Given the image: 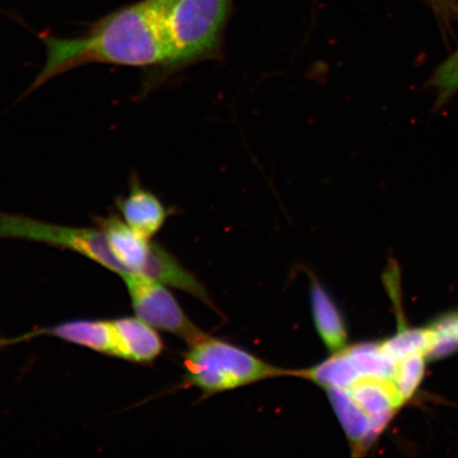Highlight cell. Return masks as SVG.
<instances>
[{
  "label": "cell",
  "mask_w": 458,
  "mask_h": 458,
  "mask_svg": "<svg viewBox=\"0 0 458 458\" xmlns=\"http://www.w3.org/2000/svg\"><path fill=\"white\" fill-rule=\"evenodd\" d=\"M174 0H142L101 20L83 37H44L46 61L26 94L74 68L102 63L160 70L168 60L167 15Z\"/></svg>",
  "instance_id": "cell-1"
},
{
  "label": "cell",
  "mask_w": 458,
  "mask_h": 458,
  "mask_svg": "<svg viewBox=\"0 0 458 458\" xmlns=\"http://www.w3.org/2000/svg\"><path fill=\"white\" fill-rule=\"evenodd\" d=\"M184 368L185 386L206 394L229 391L271 377L295 376V371L275 368L242 348L208 335L189 346Z\"/></svg>",
  "instance_id": "cell-2"
},
{
  "label": "cell",
  "mask_w": 458,
  "mask_h": 458,
  "mask_svg": "<svg viewBox=\"0 0 458 458\" xmlns=\"http://www.w3.org/2000/svg\"><path fill=\"white\" fill-rule=\"evenodd\" d=\"M231 0H174L167 15L170 72L213 54L220 43Z\"/></svg>",
  "instance_id": "cell-3"
},
{
  "label": "cell",
  "mask_w": 458,
  "mask_h": 458,
  "mask_svg": "<svg viewBox=\"0 0 458 458\" xmlns=\"http://www.w3.org/2000/svg\"><path fill=\"white\" fill-rule=\"evenodd\" d=\"M0 239H19L74 251L122 276L128 273L101 229L72 227L0 211Z\"/></svg>",
  "instance_id": "cell-4"
},
{
  "label": "cell",
  "mask_w": 458,
  "mask_h": 458,
  "mask_svg": "<svg viewBox=\"0 0 458 458\" xmlns=\"http://www.w3.org/2000/svg\"><path fill=\"white\" fill-rule=\"evenodd\" d=\"M120 277L127 286L136 317L143 322L181 337L189 346L206 335L188 318L165 285L136 273H124Z\"/></svg>",
  "instance_id": "cell-5"
},
{
  "label": "cell",
  "mask_w": 458,
  "mask_h": 458,
  "mask_svg": "<svg viewBox=\"0 0 458 458\" xmlns=\"http://www.w3.org/2000/svg\"><path fill=\"white\" fill-rule=\"evenodd\" d=\"M49 335L57 339L90 349L105 356L120 359L116 327L112 320L76 319L51 327L28 332L15 339L2 340L0 346L33 340L34 337Z\"/></svg>",
  "instance_id": "cell-6"
},
{
  "label": "cell",
  "mask_w": 458,
  "mask_h": 458,
  "mask_svg": "<svg viewBox=\"0 0 458 458\" xmlns=\"http://www.w3.org/2000/svg\"><path fill=\"white\" fill-rule=\"evenodd\" d=\"M120 216L140 236L152 240L163 228L169 211L156 193L143 187L139 175H131L127 196L114 200Z\"/></svg>",
  "instance_id": "cell-7"
},
{
  "label": "cell",
  "mask_w": 458,
  "mask_h": 458,
  "mask_svg": "<svg viewBox=\"0 0 458 458\" xmlns=\"http://www.w3.org/2000/svg\"><path fill=\"white\" fill-rule=\"evenodd\" d=\"M344 389L370 417L379 435L403 406L391 380L364 377Z\"/></svg>",
  "instance_id": "cell-8"
},
{
  "label": "cell",
  "mask_w": 458,
  "mask_h": 458,
  "mask_svg": "<svg viewBox=\"0 0 458 458\" xmlns=\"http://www.w3.org/2000/svg\"><path fill=\"white\" fill-rule=\"evenodd\" d=\"M140 275L156 280L165 286H172V288L185 292L206 305L216 309L208 291L197 277L187 271L174 255H171L167 250L157 242H152L150 251H148Z\"/></svg>",
  "instance_id": "cell-9"
},
{
  "label": "cell",
  "mask_w": 458,
  "mask_h": 458,
  "mask_svg": "<svg viewBox=\"0 0 458 458\" xmlns=\"http://www.w3.org/2000/svg\"><path fill=\"white\" fill-rule=\"evenodd\" d=\"M120 359L139 364H152L164 351V343L156 328L139 318L114 319Z\"/></svg>",
  "instance_id": "cell-10"
},
{
  "label": "cell",
  "mask_w": 458,
  "mask_h": 458,
  "mask_svg": "<svg viewBox=\"0 0 458 458\" xmlns=\"http://www.w3.org/2000/svg\"><path fill=\"white\" fill-rule=\"evenodd\" d=\"M327 393L352 449L357 454L368 450L379 437L370 417L354 403L345 389L331 388Z\"/></svg>",
  "instance_id": "cell-11"
},
{
  "label": "cell",
  "mask_w": 458,
  "mask_h": 458,
  "mask_svg": "<svg viewBox=\"0 0 458 458\" xmlns=\"http://www.w3.org/2000/svg\"><path fill=\"white\" fill-rule=\"evenodd\" d=\"M310 294L315 327L326 347L332 354L342 352L347 347L348 335L339 309L315 278L311 280Z\"/></svg>",
  "instance_id": "cell-12"
},
{
  "label": "cell",
  "mask_w": 458,
  "mask_h": 458,
  "mask_svg": "<svg viewBox=\"0 0 458 458\" xmlns=\"http://www.w3.org/2000/svg\"><path fill=\"white\" fill-rule=\"evenodd\" d=\"M433 344V330L431 327L425 329H404L398 331L396 335L387 341L382 342L383 349L394 360L411 356V354H428L431 351Z\"/></svg>",
  "instance_id": "cell-13"
},
{
  "label": "cell",
  "mask_w": 458,
  "mask_h": 458,
  "mask_svg": "<svg viewBox=\"0 0 458 458\" xmlns=\"http://www.w3.org/2000/svg\"><path fill=\"white\" fill-rule=\"evenodd\" d=\"M426 359V354L416 353L397 360L396 374L392 382L401 404L413 397L420 386L425 375Z\"/></svg>",
  "instance_id": "cell-14"
},
{
  "label": "cell",
  "mask_w": 458,
  "mask_h": 458,
  "mask_svg": "<svg viewBox=\"0 0 458 458\" xmlns=\"http://www.w3.org/2000/svg\"><path fill=\"white\" fill-rule=\"evenodd\" d=\"M427 85L437 94L435 110L454 99L458 93V47L437 67Z\"/></svg>",
  "instance_id": "cell-15"
},
{
  "label": "cell",
  "mask_w": 458,
  "mask_h": 458,
  "mask_svg": "<svg viewBox=\"0 0 458 458\" xmlns=\"http://www.w3.org/2000/svg\"><path fill=\"white\" fill-rule=\"evenodd\" d=\"M445 30L451 31L452 24L458 22V0H426Z\"/></svg>",
  "instance_id": "cell-16"
},
{
  "label": "cell",
  "mask_w": 458,
  "mask_h": 458,
  "mask_svg": "<svg viewBox=\"0 0 458 458\" xmlns=\"http://www.w3.org/2000/svg\"><path fill=\"white\" fill-rule=\"evenodd\" d=\"M434 325L458 342V315H452V317L440 319L439 322Z\"/></svg>",
  "instance_id": "cell-17"
}]
</instances>
